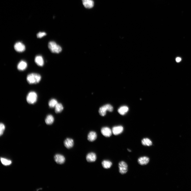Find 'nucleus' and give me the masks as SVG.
Here are the masks:
<instances>
[{
  "mask_svg": "<svg viewBox=\"0 0 191 191\" xmlns=\"http://www.w3.org/2000/svg\"><path fill=\"white\" fill-rule=\"evenodd\" d=\"M41 79V76L39 74L32 73L28 75L27 77V80L30 84H36L38 83Z\"/></svg>",
  "mask_w": 191,
  "mask_h": 191,
  "instance_id": "1",
  "label": "nucleus"
},
{
  "mask_svg": "<svg viewBox=\"0 0 191 191\" xmlns=\"http://www.w3.org/2000/svg\"><path fill=\"white\" fill-rule=\"evenodd\" d=\"M48 46L50 51L52 53H59L62 51L61 47L54 41L49 42Z\"/></svg>",
  "mask_w": 191,
  "mask_h": 191,
  "instance_id": "2",
  "label": "nucleus"
},
{
  "mask_svg": "<svg viewBox=\"0 0 191 191\" xmlns=\"http://www.w3.org/2000/svg\"><path fill=\"white\" fill-rule=\"evenodd\" d=\"M37 99V95L36 92L34 91L30 92L28 94L26 97L28 103L30 104H35Z\"/></svg>",
  "mask_w": 191,
  "mask_h": 191,
  "instance_id": "3",
  "label": "nucleus"
},
{
  "mask_svg": "<svg viewBox=\"0 0 191 191\" xmlns=\"http://www.w3.org/2000/svg\"><path fill=\"white\" fill-rule=\"evenodd\" d=\"M113 107L110 104H107L101 107L99 110V113L100 115L104 116L106 115L107 111L112 112L113 111Z\"/></svg>",
  "mask_w": 191,
  "mask_h": 191,
  "instance_id": "4",
  "label": "nucleus"
},
{
  "mask_svg": "<svg viewBox=\"0 0 191 191\" xmlns=\"http://www.w3.org/2000/svg\"><path fill=\"white\" fill-rule=\"evenodd\" d=\"M119 173L122 174H126L128 171V166L127 164L124 161H121L119 162L118 164Z\"/></svg>",
  "mask_w": 191,
  "mask_h": 191,
  "instance_id": "5",
  "label": "nucleus"
},
{
  "mask_svg": "<svg viewBox=\"0 0 191 191\" xmlns=\"http://www.w3.org/2000/svg\"><path fill=\"white\" fill-rule=\"evenodd\" d=\"M14 47L16 51L19 52H23L25 49L24 45L20 42L16 43Z\"/></svg>",
  "mask_w": 191,
  "mask_h": 191,
  "instance_id": "6",
  "label": "nucleus"
},
{
  "mask_svg": "<svg viewBox=\"0 0 191 191\" xmlns=\"http://www.w3.org/2000/svg\"><path fill=\"white\" fill-rule=\"evenodd\" d=\"M54 159L55 162L59 164H62L64 163L65 161V159L62 155L60 154L56 155L54 157Z\"/></svg>",
  "mask_w": 191,
  "mask_h": 191,
  "instance_id": "7",
  "label": "nucleus"
},
{
  "mask_svg": "<svg viewBox=\"0 0 191 191\" xmlns=\"http://www.w3.org/2000/svg\"><path fill=\"white\" fill-rule=\"evenodd\" d=\"M112 131L109 127H105L101 130V133L104 136L106 137H110L112 135Z\"/></svg>",
  "mask_w": 191,
  "mask_h": 191,
  "instance_id": "8",
  "label": "nucleus"
},
{
  "mask_svg": "<svg viewBox=\"0 0 191 191\" xmlns=\"http://www.w3.org/2000/svg\"><path fill=\"white\" fill-rule=\"evenodd\" d=\"M64 144L66 148L69 149L73 147L74 145V141L72 139L67 138L64 142Z\"/></svg>",
  "mask_w": 191,
  "mask_h": 191,
  "instance_id": "9",
  "label": "nucleus"
},
{
  "mask_svg": "<svg viewBox=\"0 0 191 191\" xmlns=\"http://www.w3.org/2000/svg\"><path fill=\"white\" fill-rule=\"evenodd\" d=\"M97 156L96 154L93 152H91L88 154L86 156V159L89 162H93L96 161Z\"/></svg>",
  "mask_w": 191,
  "mask_h": 191,
  "instance_id": "10",
  "label": "nucleus"
},
{
  "mask_svg": "<svg viewBox=\"0 0 191 191\" xmlns=\"http://www.w3.org/2000/svg\"><path fill=\"white\" fill-rule=\"evenodd\" d=\"M123 130V127L121 126H115L112 129V132L114 135H116L122 133Z\"/></svg>",
  "mask_w": 191,
  "mask_h": 191,
  "instance_id": "11",
  "label": "nucleus"
},
{
  "mask_svg": "<svg viewBox=\"0 0 191 191\" xmlns=\"http://www.w3.org/2000/svg\"><path fill=\"white\" fill-rule=\"evenodd\" d=\"M149 158L147 157L144 156L139 158L138 160L139 164L141 165H145L148 163L149 161Z\"/></svg>",
  "mask_w": 191,
  "mask_h": 191,
  "instance_id": "12",
  "label": "nucleus"
},
{
  "mask_svg": "<svg viewBox=\"0 0 191 191\" xmlns=\"http://www.w3.org/2000/svg\"><path fill=\"white\" fill-rule=\"evenodd\" d=\"M82 1L86 8L90 9L93 7L94 3L92 0H82Z\"/></svg>",
  "mask_w": 191,
  "mask_h": 191,
  "instance_id": "13",
  "label": "nucleus"
},
{
  "mask_svg": "<svg viewBox=\"0 0 191 191\" xmlns=\"http://www.w3.org/2000/svg\"><path fill=\"white\" fill-rule=\"evenodd\" d=\"M97 138V135L96 132L94 131H92L89 133L87 137L88 141L90 142H93Z\"/></svg>",
  "mask_w": 191,
  "mask_h": 191,
  "instance_id": "14",
  "label": "nucleus"
},
{
  "mask_svg": "<svg viewBox=\"0 0 191 191\" xmlns=\"http://www.w3.org/2000/svg\"><path fill=\"white\" fill-rule=\"evenodd\" d=\"M27 67V63L24 61H21L19 62L17 65V69L20 71H24Z\"/></svg>",
  "mask_w": 191,
  "mask_h": 191,
  "instance_id": "15",
  "label": "nucleus"
},
{
  "mask_svg": "<svg viewBox=\"0 0 191 191\" xmlns=\"http://www.w3.org/2000/svg\"><path fill=\"white\" fill-rule=\"evenodd\" d=\"M35 62L38 66H42L44 64V61L43 57L41 56H37L35 59Z\"/></svg>",
  "mask_w": 191,
  "mask_h": 191,
  "instance_id": "16",
  "label": "nucleus"
},
{
  "mask_svg": "<svg viewBox=\"0 0 191 191\" xmlns=\"http://www.w3.org/2000/svg\"><path fill=\"white\" fill-rule=\"evenodd\" d=\"M45 121L47 124L51 125L53 123L54 121V118L52 115L49 114L47 116Z\"/></svg>",
  "mask_w": 191,
  "mask_h": 191,
  "instance_id": "17",
  "label": "nucleus"
},
{
  "mask_svg": "<svg viewBox=\"0 0 191 191\" xmlns=\"http://www.w3.org/2000/svg\"><path fill=\"white\" fill-rule=\"evenodd\" d=\"M129 111V108L126 106H123L120 107L118 110L119 113L121 115H124Z\"/></svg>",
  "mask_w": 191,
  "mask_h": 191,
  "instance_id": "18",
  "label": "nucleus"
},
{
  "mask_svg": "<svg viewBox=\"0 0 191 191\" xmlns=\"http://www.w3.org/2000/svg\"><path fill=\"white\" fill-rule=\"evenodd\" d=\"M102 165L104 168L108 169L111 168L112 164V162L110 161L104 160L102 162Z\"/></svg>",
  "mask_w": 191,
  "mask_h": 191,
  "instance_id": "19",
  "label": "nucleus"
},
{
  "mask_svg": "<svg viewBox=\"0 0 191 191\" xmlns=\"http://www.w3.org/2000/svg\"><path fill=\"white\" fill-rule=\"evenodd\" d=\"M63 109V106L62 104L60 103H58L55 107V111L57 113H61Z\"/></svg>",
  "mask_w": 191,
  "mask_h": 191,
  "instance_id": "20",
  "label": "nucleus"
},
{
  "mask_svg": "<svg viewBox=\"0 0 191 191\" xmlns=\"http://www.w3.org/2000/svg\"><path fill=\"white\" fill-rule=\"evenodd\" d=\"M142 143L143 145L145 146H150L152 144L151 140L147 138L143 139L142 140Z\"/></svg>",
  "mask_w": 191,
  "mask_h": 191,
  "instance_id": "21",
  "label": "nucleus"
},
{
  "mask_svg": "<svg viewBox=\"0 0 191 191\" xmlns=\"http://www.w3.org/2000/svg\"><path fill=\"white\" fill-rule=\"evenodd\" d=\"M58 103V101L56 99H53L49 100L48 105L50 107L53 108L55 107Z\"/></svg>",
  "mask_w": 191,
  "mask_h": 191,
  "instance_id": "22",
  "label": "nucleus"
},
{
  "mask_svg": "<svg viewBox=\"0 0 191 191\" xmlns=\"http://www.w3.org/2000/svg\"><path fill=\"white\" fill-rule=\"evenodd\" d=\"M1 161L2 164L6 166L9 165L12 163L11 160L5 158L1 157Z\"/></svg>",
  "mask_w": 191,
  "mask_h": 191,
  "instance_id": "23",
  "label": "nucleus"
},
{
  "mask_svg": "<svg viewBox=\"0 0 191 191\" xmlns=\"http://www.w3.org/2000/svg\"><path fill=\"white\" fill-rule=\"evenodd\" d=\"M5 125L3 123H1V125H0V128H1V130H0V135H1V136L3 134L5 129Z\"/></svg>",
  "mask_w": 191,
  "mask_h": 191,
  "instance_id": "24",
  "label": "nucleus"
},
{
  "mask_svg": "<svg viewBox=\"0 0 191 191\" xmlns=\"http://www.w3.org/2000/svg\"><path fill=\"white\" fill-rule=\"evenodd\" d=\"M46 35V33L44 32H40L37 34V36L38 38H41Z\"/></svg>",
  "mask_w": 191,
  "mask_h": 191,
  "instance_id": "25",
  "label": "nucleus"
},
{
  "mask_svg": "<svg viewBox=\"0 0 191 191\" xmlns=\"http://www.w3.org/2000/svg\"><path fill=\"white\" fill-rule=\"evenodd\" d=\"M176 60L177 62H179L181 61V59L180 57H177L176 59Z\"/></svg>",
  "mask_w": 191,
  "mask_h": 191,
  "instance_id": "26",
  "label": "nucleus"
},
{
  "mask_svg": "<svg viewBox=\"0 0 191 191\" xmlns=\"http://www.w3.org/2000/svg\"><path fill=\"white\" fill-rule=\"evenodd\" d=\"M127 150H128V151L130 152H131V150H129V149H127Z\"/></svg>",
  "mask_w": 191,
  "mask_h": 191,
  "instance_id": "27",
  "label": "nucleus"
}]
</instances>
